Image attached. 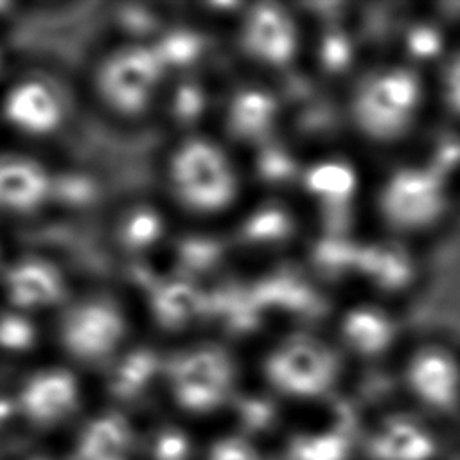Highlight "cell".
I'll list each match as a JSON object with an SVG mask.
<instances>
[{
  "mask_svg": "<svg viewBox=\"0 0 460 460\" xmlns=\"http://www.w3.org/2000/svg\"><path fill=\"white\" fill-rule=\"evenodd\" d=\"M428 86L411 63H392L368 72L350 99V115L358 131L372 142L402 140L419 124Z\"/></svg>",
  "mask_w": 460,
  "mask_h": 460,
  "instance_id": "1",
  "label": "cell"
},
{
  "mask_svg": "<svg viewBox=\"0 0 460 460\" xmlns=\"http://www.w3.org/2000/svg\"><path fill=\"white\" fill-rule=\"evenodd\" d=\"M451 192L442 167L413 162L395 167L377 192V210L383 223L399 235H422L440 226L447 217Z\"/></svg>",
  "mask_w": 460,
  "mask_h": 460,
  "instance_id": "2",
  "label": "cell"
},
{
  "mask_svg": "<svg viewBox=\"0 0 460 460\" xmlns=\"http://www.w3.org/2000/svg\"><path fill=\"white\" fill-rule=\"evenodd\" d=\"M167 386L174 404L189 417H208L232 401L235 372L217 347L181 352L167 365Z\"/></svg>",
  "mask_w": 460,
  "mask_h": 460,
  "instance_id": "3",
  "label": "cell"
},
{
  "mask_svg": "<svg viewBox=\"0 0 460 460\" xmlns=\"http://www.w3.org/2000/svg\"><path fill=\"white\" fill-rule=\"evenodd\" d=\"M176 196L192 210L216 212L235 196V176L225 153L207 140H189L171 160Z\"/></svg>",
  "mask_w": 460,
  "mask_h": 460,
  "instance_id": "4",
  "label": "cell"
},
{
  "mask_svg": "<svg viewBox=\"0 0 460 460\" xmlns=\"http://www.w3.org/2000/svg\"><path fill=\"white\" fill-rule=\"evenodd\" d=\"M264 376L280 395L314 401L334 388L338 359L325 345L296 338L282 343L266 358Z\"/></svg>",
  "mask_w": 460,
  "mask_h": 460,
  "instance_id": "5",
  "label": "cell"
},
{
  "mask_svg": "<svg viewBox=\"0 0 460 460\" xmlns=\"http://www.w3.org/2000/svg\"><path fill=\"white\" fill-rule=\"evenodd\" d=\"M402 385L422 415L446 417L460 408V358L440 343H422L402 365Z\"/></svg>",
  "mask_w": 460,
  "mask_h": 460,
  "instance_id": "6",
  "label": "cell"
},
{
  "mask_svg": "<svg viewBox=\"0 0 460 460\" xmlns=\"http://www.w3.org/2000/svg\"><path fill=\"white\" fill-rule=\"evenodd\" d=\"M442 449L429 419L413 411L386 413L358 437L361 460H440Z\"/></svg>",
  "mask_w": 460,
  "mask_h": 460,
  "instance_id": "7",
  "label": "cell"
},
{
  "mask_svg": "<svg viewBox=\"0 0 460 460\" xmlns=\"http://www.w3.org/2000/svg\"><path fill=\"white\" fill-rule=\"evenodd\" d=\"M164 61L155 47H129L111 54L97 72L102 99L126 115L140 113L164 74Z\"/></svg>",
  "mask_w": 460,
  "mask_h": 460,
  "instance_id": "8",
  "label": "cell"
},
{
  "mask_svg": "<svg viewBox=\"0 0 460 460\" xmlns=\"http://www.w3.org/2000/svg\"><path fill=\"white\" fill-rule=\"evenodd\" d=\"M14 402L20 417L34 429L56 431L77 415L81 388L72 372L47 368L22 383Z\"/></svg>",
  "mask_w": 460,
  "mask_h": 460,
  "instance_id": "9",
  "label": "cell"
},
{
  "mask_svg": "<svg viewBox=\"0 0 460 460\" xmlns=\"http://www.w3.org/2000/svg\"><path fill=\"white\" fill-rule=\"evenodd\" d=\"M63 347L81 361H101L122 341V314L104 300H88L72 307L61 322Z\"/></svg>",
  "mask_w": 460,
  "mask_h": 460,
  "instance_id": "10",
  "label": "cell"
},
{
  "mask_svg": "<svg viewBox=\"0 0 460 460\" xmlns=\"http://www.w3.org/2000/svg\"><path fill=\"white\" fill-rule=\"evenodd\" d=\"M140 431L119 410L83 420L63 455L66 460H138Z\"/></svg>",
  "mask_w": 460,
  "mask_h": 460,
  "instance_id": "11",
  "label": "cell"
},
{
  "mask_svg": "<svg viewBox=\"0 0 460 460\" xmlns=\"http://www.w3.org/2000/svg\"><path fill=\"white\" fill-rule=\"evenodd\" d=\"M241 41L248 56L253 59L280 66L295 54V23L279 5L259 4L246 14Z\"/></svg>",
  "mask_w": 460,
  "mask_h": 460,
  "instance_id": "12",
  "label": "cell"
},
{
  "mask_svg": "<svg viewBox=\"0 0 460 460\" xmlns=\"http://www.w3.org/2000/svg\"><path fill=\"white\" fill-rule=\"evenodd\" d=\"M358 435L341 424L298 429L270 447L271 460H356Z\"/></svg>",
  "mask_w": 460,
  "mask_h": 460,
  "instance_id": "13",
  "label": "cell"
},
{
  "mask_svg": "<svg viewBox=\"0 0 460 460\" xmlns=\"http://www.w3.org/2000/svg\"><path fill=\"white\" fill-rule=\"evenodd\" d=\"M49 176L41 165L14 155L0 156V210L31 212L49 194Z\"/></svg>",
  "mask_w": 460,
  "mask_h": 460,
  "instance_id": "14",
  "label": "cell"
},
{
  "mask_svg": "<svg viewBox=\"0 0 460 460\" xmlns=\"http://www.w3.org/2000/svg\"><path fill=\"white\" fill-rule=\"evenodd\" d=\"M4 115L20 131L41 135L59 124L61 106L45 84L25 81L5 95Z\"/></svg>",
  "mask_w": 460,
  "mask_h": 460,
  "instance_id": "15",
  "label": "cell"
},
{
  "mask_svg": "<svg viewBox=\"0 0 460 460\" xmlns=\"http://www.w3.org/2000/svg\"><path fill=\"white\" fill-rule=\"evenodd\" d=\"M4 286L9 300L23 309L50 305L63 296L61 275L40 259H25L11 266Z\"/></svg>",
  "mask_w": 460,
  "mask_h": 460,
  "instance_id": "16",
  "label": "cell"
},
{
  "mask_svg": "<svg viewBox=\"0 0 460 460\" xmlns=\"http://www.w3.org/2000/svg\"><path fill=\"white\" fill-rule=\"evenodd\" d=\"M341 336L349 349L363 358L388 352L399 336L395 318L381 307L361 305L349 311L341 322Z\"/></svg>",
  "mask_w": 460,
  "mask_h": 460,
  "instance_id": "17",
  "label": "cell"
},
{
  "mask_svg": "<svg viewBox=\"0 0 460 460\" xmlns=\"http://www.w3.org/2000/svg\"><path fill=\"white\" fill-rule=\"evenodd\" d=\"M277 102L262 90H244L237 93L228 108L226 126L232 137L255 140L266 135L275 120Z\"/></svg>",
  "mask_w": 460,
  "mask_h": 460,
  "instance_id": "18",
  "label": "cell"
},
{
  "mask_svg": "<svg viewBox=\"0 0 460 460\" xmlns=\"http://www.w3.org/2000/svg\"><path fill=\"white\" fill-rule=\"evenodd\" d=\"M203 442L180 424H160L140 433L138 460H199Z\"/></svg>",
  "mask_w": 460,
  "mask_h": 460,
  "instance_id": "19",
  "label": "cell"
},
{
  "mask_svg": "<svg viewBox=\"0 0 460 460\" xmlns=\"http://www.w3.org/2000/svg\"><path fill=\"white\" fill-rule=\"evenodd\" d=\"M158 370V359L149 350H135L122 358L110 377V392L119 401L138 397Z\"/></svg>",
  "mask_w": 460,
  "mask_h": 460,
  "instance_id": "20",
  "label": "cell"
},
{
  "mask_svg": "<svg viewBox=\"0 0 460 460\" xmlns=\"http://www.w3.org/2000/svg\"><path fill=\"white\" fill-rule=\"evenodd\" d=\"M201 307V296L187 284H169L158 291L155 309L167 325H181L190 320Z\"/></svg>",
  "mask_w": 460,
  "mask_h": 460,
  "instance_id": "21",
  "label": "cell"
},
{
  "mask_svg": "<svg viewBox=\"0 0 460 460\" xmlns=\"http://www.w3.org/2000/svg\"><path fill=\"white\" fill-rule=\"evenodd\" d=\"M368 273L383 288H401L406 280L413 277V261L401 250L392 248H374L368 257L363 259Z\"/></svg>",
  "mask_w": 460,
  "mask_h": 460,
  "instance_id": "22",
  "label": "cell"
},
{
  "mask_svg": "<svg viewBox=\"0 0 460 460\" xmlns=\"http://www.w3.org/2000/svg\"><path fill=\"white\" fill-rule=\"evenodd\" d=\"M199 460H271L270 451L261 444L226 429L203 442Z\"/></svg>",
  "mask_w": 460,
  "mask_h": 460,
  "instance_id": "23",
  "label": "cell"
},
{
  "mask_svg": "<svg viewBox=\"0 0 460 460\" xmlns=\"http://www.w3.org/2000/svg\"><path fill=\"white\" fill-rule=\"evenodd\" d=\"M305 183L323 199H343L354 187V174L341 164H322L307 172Z\"/></svg>",
  "mask_w": 460,
  "mask_h": 460,
  "instance_id": "24",
  "label": "cell"
},
{
  "mask_svg": "<svg viewBox=\"0 0 460 460\" xmlns=\"http://www.w3.org/2000/svg\"><path fill=\"white\" fill-rule=\"evenodd\" d=\"M437 92L444 110L460 120V47L442 56L437 75Z\"/></svg>",
  "mask_w": 460,
  "mask_h": 460,
  "instance_id": "25",
  "label": "cell"
},
{
  "mask_svg": "<svg viewBox=\"0 0 460 460\" xmlns=\"http://www.w3.org/2000/svg\"><path fill=\"white\" fill-rule=\"evenodd\" d=\"M162 219L149 208H138L122 223V243L131 248H142L158 239Z\"/></svg>",
  "mask_w": 460,
  "mask_h": 460,
  "instance_id": "26",
  "label": "cell"
},
{
  "mask_svg": "<svg viewBox=\"0 0 460 460\" xmlns=\"http://www.w3.org/2000/svg\"><path fill=\"white\" fill-rule=\"evenodd\" d=\"M32 325L20 314H0V347L7 350H23L32 343Z\"/></svg>",
  "mask_w": 460,
  "mask_h": 460,
  "instance_id": "27",
  "label": "cell"
},
{
  "mask_svg": "<svg viewBox=\"0 0 460 460\" xmlns=\"http://www.w3.org/2000/svg\"><path fill=\"white\" fill-rule=\"evenodd\" d=\"M196 49H198V43H196L194 36H189V34H174V36L167 38L162 45L155 47V50L158 52V56L165 66L172 65V63L189 61L190 58H194Z\"/></svg>",
  "mask_w": 460,
  "mask_h": 460,
  "instance_id": "28",
  "label": "cell"
},
{
  "mask_svg": "<svg viewBox=\"0 0 460 460\" xmlns=\"http://www.w3.org/2000/svg\"><path fill=\"white\" fill-rule=\"evenodd\" d=\"M288 230V219L277 212V210H268L262 214H257L253 219H250L246 232L250 237L255 239H270V237H279Z\"/></svg>",
  "mask_w": 460,
  "mask_h": 460,
  "instance_id": "29",
  "label": "cell"
},
{
  "mask_svg": "<svg viewBox=\"0 0 460 460\" xmlns=\"http://www.w3.org/2000/svg\"><path fill=\"white\" fill-rule=\"evenodd\" d=\"M199 104H201V101L194 93V90H185L178 97V113L181 117H192L194 113H198Z\"/></svg>",
  "mask_w": 460,
  "mask_h": 460,
  "instance_id": "30",
  "label": "cell"
},
{
  "mask_svg": "<svg viewBox=\"0 0 460 460\" xmlns=\"http://www.w3.org/2000/svg\"><path fill=\"white\" fill-rule=\"evenodd\" d=\"M25 460H66L65 458V455L63 453H38V455H32V456H29V458H25Z\"/></svg>",
  "mask_w": 460,
  "mask_h": 460,
  "instance_id": "31",
  "label": "cell"
},
{
  "mask_svg": "<svg viewBox=\"0 0 460 460\" xmlns=\"http://www.w3.org/2000/svg\"><path fill=\"white\" fill-rule=\"evenodd\" d=\"M327 49H336V41H329ZM334 56H340V59H343V56H345V54H343V52H340V50H338V54H336V50H334Z\"/></svg>",
  "mask_w": 460,
  "mask_h": 460,
  "instance_id": "32",
  "label": "cell"
}]
</instances>
